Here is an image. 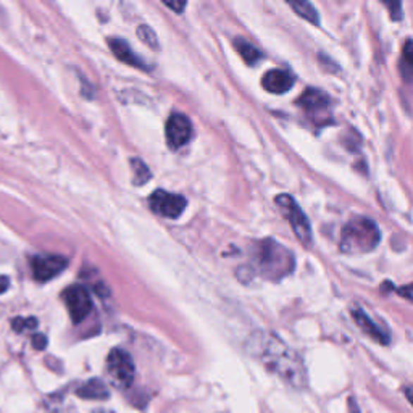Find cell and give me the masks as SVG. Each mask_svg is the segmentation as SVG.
<instances>
[{
	"label": "cell",
	"mask_w": 413,
	"mask_h": 413,
	"mask_svg": "<svg viewBox=\"0 0 413 413\" xmlns=\"http://www.w3.org/2000/svg\"><path fill=\"white\" fill-rule=\"evenodd\" d=\"M250 350L266 366L292 388L302 389L309 383L305 365L300 357L273 333H259L252 338Z\"/></svg>",
	"instance_id": "6da1fadb"
},
{
	"label": "cell",
	"mask_w": 413,
	"mask_h": 413,
	"mask_svg": "<svg viewBox=\"0 0 413 413\" xmlns=\"http://www.w3.org/2000/svg\"><path fill=\"white\" fill-rule=\"evenodd\" d=\"M252 259L255 273L271 281L283 280V278L291 275L295 268L294 254L273 239H264L257 244Z\"/></svg>",
	"instance_id": "7a4b0ae2"
},
{
	"label": "cell",
	"mask_w": 413,
	"mask_h": 413,
	"mask_svg": "<svg viewBox=\"0 0 413 413\" xmlns=\"http://www.w3.org/2000/svg\"><path fill=\"white\" fill-rule=\"evenodd\" d=\"M381 233L378 225L366 216H355L349 220L340 233L339 249L349 255L368 254L378 247Z\"/></svg>",
	"instance_id": "3957f363"
},
{
	"label": "cell",
	"mask_w": 413,
	"mask_h": 413,
	"mask_svg": "<svg viewBox=\"0 0 413 413\" xmlns=\"http://www.w3.org/2000/svg\"><path fill=\"white\" fill-rule=\"evenodd\" d=\"M297 105L314 125L325 126L331 123V99L321 89H305L302 96L297 99Z\"/></svg>",
	"instance_id": "277c9868"
},
{
	"label": "cell",
	"mask_w": 413,
	"mask_h": 413,
	"mask_svg": "<svg viewBox=\"0 0 413 413\" xmlns=\"http://www.w3.org/2000/svg\"><path fill=\"white\" fill-rule=\"evenodd\" d=\"M276 205L280 207L281 214L286 216L289 225H291L295 238L304 244V247H310L312 244V226L309 218L300 209L299 204L289 194H280L276 197Z\"/></svg>",
	"instance_id": "5b68a950"
},
{
	"label": "cell",
	"mask_w": 413,
	"mask_h": 413,
	"mask_svg": "<svg viewBox=\"0 0 413 413\" xmlns=\"http://www.w3.org/2000/svg\"><path fill=\"white\" fill-rule=\"evenodd\" d=\"M107 371L118 388L131 386L134 381V375H136V366L131 355L123 349H113L109 354L107 359Z\"/></svg>",
	"instance_id": "8992f818"
},
{
	"label": "cell",
	"mask_w": 413,
	"mask_h": 413,
	"mask_svg": "<svg viewBox=\"0 0 413 413\" xmlns=\"http://www.w3.org/2000/svg\"><path fill=\"white\" fill-rule=\"evenodd\" d=\"M149 205L155 214L164 215L166 218L176 220L186 210V199L183 195L171 194L166 191H155L149 199Z\"/></svg>",
	"instance_id": "52a82bcc"
},
{
	"label": "cell",
	"mask_w": 413,
	"mask_h": 413,
	"mask_svg": "<svg viewBox=\"0 0 413 413\" xmlns=\"http://www.w3.org/2000/svg\"><path fill=\"white\" fill-rule=\"evenodd\" d=\"M63 299L66 307H68L71 320L75 323H81L89 314H91L92 299L85 286L68 288L63 294Z\"/></svg>",
	"instance_id": "ba28073f"
},
{
	"label": "cell",
	"mask_w": 413,
	"mask_h": 413,
	"mask_svg": "<svg viewBox=\"0 0 413 413\" xmlns=\"http://www.w3.org/2000/svg\"><path fill=\"white\" fill-rule=\"evenodd\" d=\"M166 142L171 149H181L192 136V123L183 113H173L166 121Z\"/></svg>",
	"instance_id": "9c48e42d"
},
{
	"label": "cell",
	"mask_w": 413,
	"mask_h": 413,
	"mask_svg": "<svg viewBox=\"0 0 413 413\" xmlns=\"http://www.w3.org/2000/svg\"><path fill=\"white\" fill-rule=\"evenodd\" d=\"M68 265V260L60 255H36L31 260L32 275L37 281H49L58 276Z\"/></svg>",
	"instance_id": "30bf717a"
},
{
	"label": "cell",
	"mask_w": 413,
	"mask_h": 413,
	"mask_svg": "<svg viewBox=\"0 0 413 413\" xmlns=\"http://www.w3.org/2000/svg\"><path fill=\"white\" fill-rule=\"evenodd\" d=\"M261 86L271 94H284L291 91L294 86V76L288 70H270L264 75Z\"/></svg>",
	"instance_id": "8fae6325"
},
{
	"label": "cell",
	"mask_w": 413,
	"mask_h": 413,
	"mask_svg": "<svg viewBox=\"0 0 413 413\" xmlns=\"http://www.w3.org/2000/svg\"><path fill=\"white\" fill-rule=\"evenodd\" d=\"M352 316L357 323V326H359L365 334H368V336L373 339H376L379 344H389V334L384 331L381 326H378L376 323L366 315V312L364 309H360V307H354Z\"/></svg>",
	"instance_id": "7c38bea8"
},
{
	"label": "cell",
	"mask_w": 413,
	"mask_h": 413,
	"mask_svg": "<svg viewBox=\"0 0 413 413\" xmlns=\"http://www.w3.org/2000/svg\"><path fill=\"white\" fill-rule=\"evenodd\" d=\"M109 46L111 50H113L116 58H120L121 61H125V63L131 65V66H136V68L147 70L146 63H144V61L132 52L131 46L125 41V39L111 37V39H109Z\"/></svg>",
	"instance_id": "4fadbf2b"
},
{
	"label": "cell",
	"mask_w": 413,
	"mask_h": 413,
	"mask_svg": "<svg viewBox=\"0 0 413 413\" xmlns=\"http://www.w3.org/2000/svg\"><path fill=\"white\" fill-rule=\"evenodd\" d=\"M78 395L87 400H105L109 399V389L100 379H89V381L78 389Z\"/></svg>",
	"instance_id": "5bb4252c"
},
{
	"label": "cell",
	"mask_w": 413,
	"mask_h": 413,
	"mask_svg": "<svg viewBox=\"0 0 413 413\" xmlns=\"http://www.w3.org/2000/svg\"><path fill=\"white\" fill-rule=\"evenodd\" d=\"M399 71L405 82H413V41H407L402 49Z\"/></svg>",
	"instance_id": "9a60e30c"
},
{
	"label": "cell",
	"mask_w": 413,
	"mask_h": 413,
	"mask_svg": "<svg viewBox=\"0 0 413 413\" xmlns=\"http://www.w3.org/2000/svg\"><path fill=\"white\" fill-rule=\"evenodd\" d=\"M234 46H236L239 55H241V57L245 60V63L255 65L257 61L261 58L260 50L254 47L252 44H249L247 41H244V39H238V41L234 42Z\"/></svg>",
	"instance_id": "2e32d148"
},
{
	"label": "cell",
	"mask_w": 413,
	"mask_h": 413,
	"mask_svg": "<svg viewBox=\"0 0 413 413\" xmlns=\"http://www.w3.org/2000/svg\"><path fill=\"white\" fill-rule=\"evenodd\" d=\"M289 5H291L294 12L299 16H302L304 20L310 21V23H314L315 26L320 25V18H318L316 8L310 2H291Z\"/></svg>",
	"instance_id": "e0dca14e"
},
{
	"label": "cell",
	"mask_w": 413,
	"mask_h": 413,
	"mask_svg": "<svg viewBox=\"0 0 413 413\" xmlns=\"http://www.w3.org/2000/svg\"><path fill=\"white\" fill-rule=\"evenodd\" d=\"M131 165H132V173H134V184H137V186H142V184H146L150 178V170L147 168V165L144 164L142 160H131Z\"/></svg>",
	"instance_id": "ac0fdd59"
},
{
	"label": "cell",
	"mask_w": 413,
	"mask_h": 413,
	"mask_svg": "<svg viewBox=\"0 0 413 413\" xmlns=\"http://www.w3.org/2000/svg\"><path fill=\"white\" fill-rule=\"evenodd\" d=\"M137 35H139V37L142 39L144 42L147 44V46H150V47H157V36H155V32H154L152 27H149L147 25L139 26Z\"/></svg>",
	"instance_id": "d6986e66"
},
{
	"label": "cell",
	"mask_w": 413,
	"mask_h": 413,
	"mask_svg": "<svg viewBox=\"0 0 413 413\" xmlns=\"http://www.w3.org/2000/svg\"><path fill=\"white\" fill-rule=\"evenodd\" d=\"M36 320L35 318H16L13 320V328L16 331H25L26 328H35Z\"/></svg>",
	"instance_id": "ffe728a7"
},
{
	"label": "cell",
	"mask_w": 413,
	"mask_h": 413,
	"mask_svg": "<svg viewBox=\"0 0 413 413\" xmlns=\"http://www.w3.org/2000/svg\"><path fill=\"white\" fill-rule=\"evenodd\" d=\"M32 345H35L37 350H42L47 345L46 336H42V334H36V336L32 338Z\"/></svg>",
	"instance_id": "44dd1931"
},
{
	"label": "cell",
	"mask_w": 413,
	"mask_h": 413,
	"mask_svg": "<svg viewBox=\"0 0 413 413\" xmlns=\"http://www.w3.org/2000/svg\"><path fill=\"white\" fill-rule=\"evenodd\" d=\"M165 5L171 10H176V13H181L186 7V2H165Z\"/></svg>",
	"instance_id": "7402d4cb"
},
{
	"label": "cell",
	"mask_w": 413,
	"mask_h": 413,
	"mask_svg": "<svg viewBox=\"0 0 413 413\" xmlns=\"http://www.w3.org/2000/svg\"><path fill=\"white\" fill-rule=\"evenodd\" d=\"M8 278L7 276H0V294H4L8 289Z\"/></svg>",
	"instance_id": "603a6c76"
},
{
	"label": "cell",
	"mask_w": 413,
	"mask_h": 413,
	"mask_svg": "<svg viewBox=\"0 0 413 413\" xmlns=\"http://www.w3.org/2000/svg\"><path fill=\"white\" fill-rule=\"evenodd\" d=\"M405 395H407V399H409L410 404L413 405V388L412 386L410 388H405Z\"/></svg>",
	"instance_id": "cb8c5ba5"
},
{
	"label": "cell",
	"mask_w": 413,
	"mask_h": 413,
	"mask_svg": "<svg viewBox=\"0 0 413 413\" xmlns=\"http://www.w3.org/2000/svg\"><path fill=\"white\" fill-rule=\"evenodd\" d=\"M350 413H360L359 410H357V405L354 400H350Z\"/></svg>",
	"instance_id": "d4e9b609"
},
{
	"label": "cell",
	"mask_w": 413,
	"mask_h": 413,
	"mask_svg": "<svg viewBox=\"0 0 413 413\" xmlns=\"http://www.w3.org/2000/svg\"><path fill=\"white\" fill-rule=\"evenodd\" d=\"M94 413H113V412H105V410H99V412H94Z\"/></svg>",
	"instance_id": "484cf974"
}]
</instances>
